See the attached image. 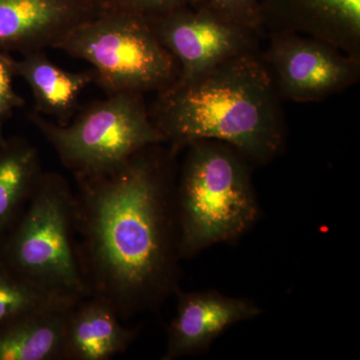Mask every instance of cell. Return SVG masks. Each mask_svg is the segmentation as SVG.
Wrapping results in <instances>:
<instances>
[{
  "mask_svg": "<svg viewBox=\"0 0 360 360\" xmlns=\"http://www.w3.org/2000/svg\"><path fill=\"white\" fill-rule=\"evenodd\" d=\"M148 146L104 174L75 176V239L87 297L122 321L179 290L177 153Z\"/></svg>",
  "mask_w": 360,
  "mask_h": 360,
  "instance_id": "1",
  "label": "cell"
},
{
  "mask_svg": "<svg viewBox=\"0 0 360 360\" xmlns=\"http://www.w3.org/2000/svg\"><path fill=\"white\" fill-rule=\"evenodd\" d=\"M281 101L258 53L219 63L156 94L151 120L172 150L193 142H224L251 165L269 163L281 153L285 129Z\"/></svg>",
  "mask_w": 360,
  "mask_h": 360,
  "instance_id": "2",
  "label": "cell"
},
{
  "mask_svg": "<svg viewBox=\"0 0 360 360\" xmlns=\"http://www.w3.org/2000/svg\"><path fill=\"white\" fill-rule=\"evenodd\" d=\"M186 149L175 189L181 260L238 243L260 217L245 156L217 141L193 142Z\"/></svg>",
  "mask_w": 360,
  "mask_h": 360,
  "instance_id": "3",
  "label": "cell"
},
{
  "mask_svg": "<svg viewBox=\"0 0 360 360\" xmlns=\"http://www.w3.org/2000/svg\"><path fill=\"white\" fill-rule=\"evenodd\" d=\"M0 264L63 300L87 297L75 239V195L63 174L44 172L20 217L0 241Z\"/></svg>",
  "mask_w": 360,
  "mask_h": 360,
  "instance_id": "4",
  "label": "cell"
},
{
  "mask_svg": "<svg viewBox=\"0 0 360 360\" xmlns=\"http://www.w3.org/2000/svg\"><path fill=\"white\" fill-rule=\"evenodd\" d=\"M52 49L92 66L94 82L108 96L158 92L174 84L179 68L156 37L148 16L101 6Z\"/></svg>",
  "mask_w": 360,
  "mask_h": 360,
  "instance_id": "5",
  "label": "cell"
},
{
  "mask_svg": "<svg viewBox=\"0 0 360 360\" xmlns=\"http://www.w3.org/2000/svg\"><path fill=\"white\" fill-rule=\"evenodd\" d=\"M27 117L73 176L110 172L142 149L165 144L144 96L139 94H111L92 101L65 124L34 111Z\"/></svg>",
  "mask_w": 360,
  "mask_h": 360,
  "instance_id": "6",
  "label": "cell"
},
{
  "mask_svg": "<svg viewBox=\"0 0 360 360\" xmlns=\"http://www.w3.org/2000/svg\"><path fill=\"white\" fill-rule=\"evenodd\" d=\"M266 34L258 56L283 101L315 103L359 82L360 59L328 42L295 32Z\"/></svg>",
  "mask_w": 360,
  "mask_h": 360,
  "instance_id": "7",
  "label": "cell"
},
{
  "mask_svg": "<svg viewBox=\"0 0 360 360\" xmlns=\"http://www.w3.org/2000/svg\"><path fill=\"white\" fill-rule=\"evenodd\" d=\"M148 20L179 65L176 80L191 79L227 59L260 51L262 32L198 4H187Z\"/></svg>",
  "mask_w": 360,
  "mask_h": 360,
  "instance_id": "8",
  "label": "cell"
},
{
  "mask_svg": "<svg viewBox=\"0 0 360 360\" xmlns=\"http://www.w3.org/2000/svg\"><path fill=\"white\" fill-rule=\"evenodd\" d=\"M175 295L176 311L168 326L162 360L205 354L227 329L262 314V307L252 300L214 290H179Z\"/></svg>",
  "mask_w": 360,
  "mask_h": 360,
  "instance_id": "9",
  "label": "cell"
},
{
  "mask_svg": "<svg viewBox=\"0 0 360 360\" xmlns=\"http://www.w3.org/2000/svg\"><path fill=\"white\" fill-rule=\"evenodd\" d=\"M101 9L94 0H0V47L44 51Z\"/></svg>",
  "mask_w": 360,
  "mask_h": 360,
  "instance_id": "10",
  "label": "cell"
},
{
  "mask_svg": "<svg viewBox=\"0 0 360 360\" xmlns=\"http://www.w3.org/2000/svg\"><path fill=\"white\" fill-rule=\"evenodd\" d=\"M262 30L309 35L360 59V0H262Z\"/></svg>",
  "mask_w": 360,
  "mask_h": 360,
  "instance_id": "11",
  "label": "cell"
},
{
  "mask_svg": "<svg viewBox=\"0 0 360 360\" xmlns=\"http://www.w3.org/2000/svg\"><path fill=\"white\" fill-rule=\"evenodd\" d=\"M122 321L108 303L91 296L82 298L66 319L63 360H110L124 354L139 330Z\"/></svg>",
  "mask_w": 360,
  "mask_h": 360,
  "instance_id": "12",
  "label": "cell"
},
{
  "mask_svg": "<svg viewBox=\"0 0 360 360\" xmlns=\"http://www.w3.org/2000/svg\"><path fill=\"white\" fill-rule=\"evenodd\" d=\"M16 77L22 78L32 91L33 111L51 116L65 124L77 112L80 96L94 82L92 70L72 72L63 70L49 59L44 51L21 54L14 60Z\"/></svg>",
  "mask_w": 360,
  "mask_h": 360,
  "instance_id": "13",
  "label": "cell"
},
{
  "mask_svg": "<svg viewBox=\"0 0 360 360\" xmlns=\"http://www.w3.org/2000/svg\"><path fill=\"white\" fill-rule=\"evenodd\" d=\"M75 303H58L0 324V360H63L66 319Z\"/></svg>",
  "mask_w": 360,
  "mask_h": 360,
  "instance_id": "14",
  "label": "cell"
},
{
  "mask_svg": "<svg viewBox=\"0 0 360 360\" xmlns=\"http://www.w3.org/2000/svg\"><path fill=\"white\" fill-rule=\"evenodd\" d=\"M42 174L32 142L21 136L0 142V241L20 217Z\"/></svg>",
  "mask_w": 360,
  "mask_h": 360,
  "instance_id": "15",
  "label": "cell"
},
{
  "mask_svg": "<svg viewBox=\"0 0 360 360\" xmlns=\"http://www.w3.org/2000/svg\"><path fill=\"white\" fill-rule=\"evenodd\" d=\"M63 302H77L45 292L0 264V324L20 315Z\"/></svg>",
  "mask_w": 360,
  "mask_h": 360,
  "instance_id": "16",
  "label": "cell"
},
{
  "mask_svg": "<svg viewBox=\"0 0 360 360\" xmlns=\"http://www.w3.org/2000/svg\"><path fill=\"white\" fill-rule=\"evenodd\" d=\"M14 60L11 52L0 47V142L6 139L4 127L14 112L23 108L25 99L16 92L13 86Z\"/></svg>",
  "mask_w": 360,
  "mask_h": 360,
  "instance_id": "17",
  "label": "cell"
},
{
  "mask_svg": "<svg viewBox=\"0 0 360 360\" xmlns=\"http://www.w3.org/2000/svg\"><path fill=\"white\" fill-rule=\"evenodd\" d=\"M262 0H193L191 4L212 9L220 15L264 32L260 20Z\"/></svg>",
  "mask_w": 360,
  "mask_h": 360,
  "instance_id": "18",
  "label": "cell"
},
{
  "mask_svg": "<svg viewBox=\"0 0 360 360\" xmlns=\"http://www.w3.org/2000/svg\"><path fill=\"white\" fill-rule=\"evenodd\" d=\"M193 0H105L103 6L124 9L144 16H155L191 4Z\"/></svg>",
  "mask_w": 360,
  "mask_h": 360,
  "instance_id": "19",
  "label": "cell"
},
{
  "mask_svg": "<svg viewBox=\"0 0 360 360\" xmlns=\"http://www.w3.org/2000/svg\"><path fill=\"white\" fill-rule=\"evenodd\" d=\"M94 1L97 2V4H101V6H103V4L105 0H94Z\"/></svg>",
  "mask_w": 360,
  "mask_h": 360,
  "instance_id": "20",
  "label": "cell"
}]
</instances>
